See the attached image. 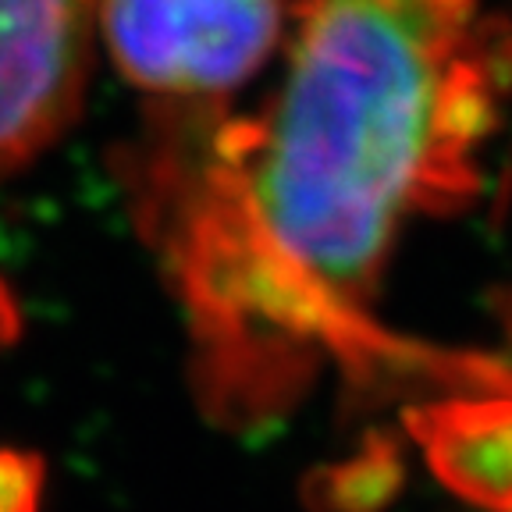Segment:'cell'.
Segmentation results:
<instances>
[{
  "label": "cell",
  "mask_w": 512,
  "mask_h": 512,
  "mask_svg": "<svg viewBox=\"0 0 512 512\" xmlns=\"http://www.w3.org/2000/svg\"><path fill=\"white\" fill-rule=\"evenodd\" d=\"M100 0H0V175L29 164L75 118Z\"/></svg>",
  "instance_id": "obj_3"
},
{
  "label": "cell",
  "mask_w": 512,
  "mask_h": 512,
  "mask_svg": "<svg viewBox=\"0 0 512 512\" xmlns=\"http://www.w3.org/2000/svg\"><path fill=\"white\" fill-rule=\"evenodd\" d=\"M509 86L512 29L484 0H288L260 111L153 171L150 228L224 416L278 413L328 356L374 345L402 228L480 189Z\"/></svg>",
  "instance_id": "obj_1"
},
{
  "label": "cell",
  "mask_w": 512,
  "mask_h": 512,
  "mask_svg": "<svg viewBox=\"0 0 512 512\" xmlns=\"http://www.w3.org/2000/svg\"><path fill=\"white\" fill-rule=\"evenodd\" d=\"M96 29L132 86L200 107L242 89L285 47L288 0H100Z\"/></svg>",
  "instance_id": "obj_2"
},
{
  "label": "cell",
  "mask_w": 512,
  "mask_h": 512,
  "mask_svg": "<svg viewBox=\"0 0 512 512\" xmlns=\"http://www.w3.org/2000/svg\"><path fill=\"white\" fill-rule=\"evenodd\" d=\"M18 335V306L15 296H11V288L0 281V345L15 342Z\"/></svg>",
  "instance_id": "obj_5"
},
{
  "label": "cell",
  "mask_w": 512,
  "mask_h": 512,
  "mask_svg": "<svg viewBox=\"0 0 512 512\" xmlns=\"http://www.w3.org/2000/svg\"><path fill=\"white\" fill-rule=\"evenodd\" d=\"M40 495V477L22 456H0V512H32Z\"/></svg>",
  "instance_id": "obj_4"
}]
</instances>
